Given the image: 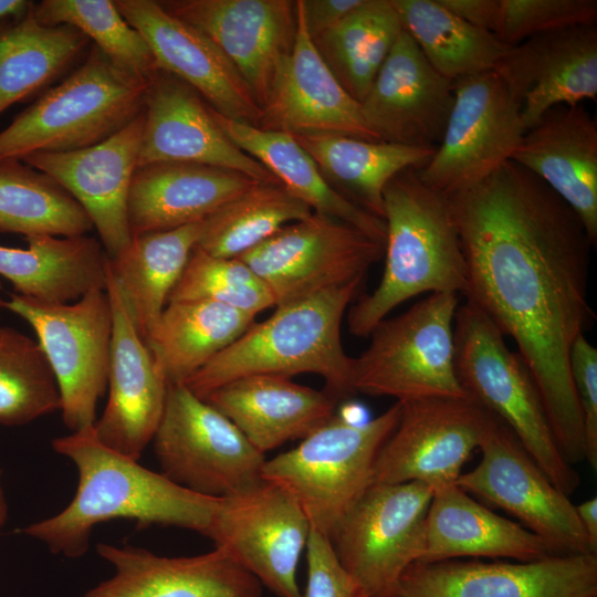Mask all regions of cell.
Instances as JSON below:
<instances>
[{
	"label": "cell",
	"mask_w": 597,
	"mask_h": 597,
	"mask_svg": "<svg viewBox=\"0 0 597 597\" xmlns=\"http://www.w3.org/2000/svg\"><path fill=\"white\" fill-rule=\"evenodd\" d=\"M453 81L441 75L402 29L359 103L379 142L437 147L453 105Z\"/></svg>",
	"instance_id": "cell-22"
},
{
	"label": "cell",
	"mask_w": 597,
	"mask_h": 597,
	"mask_svg": "<svg viewBox=\"0 0 597 597\" xmlns=\"http://www.w3.org/2000/svg\"><path fill=\"white\" fill-rule=\"evenodd\" d=\"M494 72L521 105L525 129L557 105L597 98V28L548 31L511 46Z\"/></svg>",
	"instance_id": "cell-23"
},
{
	"label": "cell",
	"mask_w": 597,
	"mask_h": 597,
	"mask_svg": "<svg viewBox=\"0 0 597 597\" xmlns=\"http://www.w3.org/2000/svg\"><path fill=\"white\" fill-rule=\"evenodd\" d=\"M384 250V243L357 228L313 212L237 259L255 273L280 307L364 277Z\"/></svg>",
	"instance_id": "cell-11"
},
{
	"label": "cell",
	"mask_w": 597,
	"mask_h": 597,
	"mask_svg": "<svg viewBox=\"0 0 597 597\" xmlns=\"http://www.w3.org/2000/svg\"><path fill=\"white\" fill-rule=\"evenodd\" d=\"M0 287H1V284H0Z\"/></svg>",
	"instance_id": "cell-53"
},
{
	"label": "cell",
	"mask_w": 597,
	"mask_h": 597,
	"mask_svg": "<svg viewBox=\"0 0 597 597\" xmlns=\"http://www.w3.org/2000/svg\"><path fill=\"white\" fill-rule=\"evenodd\" d=\"M439 2L465 22L495 32L500 0H439Z\"/></svg>",
	"instance_id": "cell-48"
},
{
	"label": "cell",
	"mask_w": 597,
	"mask_h": 597,
	"mask_svg": "<svg viewBox=\"0 0 597 597\" xmlns=\"http://www.w3.org/2000/svg\"><path fill=\"white\" fill-rule=\"evenodd\" d=\"M305 547L307 582L303 597H363L339 563L328 536L311 528Z\"/></svg>",
	"instance_id": "cell-46"
},
{
	"label": "cell",
	"mask_w": 597,
	"mask_h": 597,
	"mask_svg": "<svg viewBox=\"0 0 597 597\" xmlns=\"http://www.w3.org/2000/svg\"><path fill=\"white\" fill-rule=\"evenodd\" d=\"M38 21L48 27L71 25L94 41L119 67L149 80L158 70L143 38L112 0H43L32 6Z\"/></svg>",
	"instance_id": "cell-42"
},
{
	"label": "cell",
	"mask_w": 597,
	"mask_h": 597,
	"mask_svg": "<svg viewBox=\"0 0 597 597\" xmlns=\"http://www.w3.org/2000/svg\"><path fill=\"white\" fill-rule=\"evenodd\" d=\"M33 328L61 395L64 425L93 426L108 380L113 310L106 290H91L74 303H51L12 293L2 303Z\"/></svg>",
	"instance_id": "cell-9"
},
{
	"label": "cell",
	"mask_w": 597,
	"mask_h": 597,
	"mask_svg": "<svg viewBox=\"0 0 597 597\" xmlns=\"http://www.w3.org/2000/svg\"><path fill=\"white\" fill-rule=\"evenodd\" d=\"M92 229L81 205L50 176L21 159L0 160V232L78 237Z\"/></svg>",
	"instance_id": "cell-39"
},
{
	"label": "cell",
	"mask_w": 597,
	"mask_h": 597,
	"mask_svg": "<svg viewBox=\"0 0 597 597\" xmlns=\"http://www.w3.org/2000/svg\"><path fill=\"white\" fill-rule=\"evenodd\" d=\"M569 371L578 402L584 433L585 459L597 469V348L585 335L574 342Z\"/></svg>",
	"instance_id": "cell-45"
},
{
	"label": "cell",
	"mask_w": 597,
	"mask_h": 597,
	"mask_svg": "<svg viewBox=\"0 0 597 597\" xmlns=\"http://www.w3.org/2000/svg\"><path fill=\"white\" fill-rule=\"evenodd\" d=\"M596 0H500L494 34L514 46L548 31L596 24Z\"/></svg>",
	"instance_id": "cell-44"
},
{
	"label": "cell",
	"mask_w": 597,
	"mask_h": 597,
	"mask_svg": "<svg viewBox=\"0 0 597 597\" xmlns=\"http://www.w3.org/2000/svg\"><path fill=\"white\" fill-rule=\"evenodd\" d=\"M292 53L261 107L259 128L291 135L336 134L379 142L366 126L360 104L339 84L308 35L296 1Z\"/></svg>",
	"instance_id": "cell-25"
},
{
	"label": "cell",
	"mask_w": 597,
	"mask_h": 597,
	"mask_svg": "<svg viewBox=\"0 0 597 597\" xmlns=\"http://www.w3.org/2000/svg\"><path fill=\"white\" fill-rule=\"evenodd\" d=\"M556 554L542 537L478 503L455 483L433 490L419 562L467 556L528 562Z\"/></svg>",
	"instance_id": "cell-30"
},
{
	"label": "cell",
	"mask_w": 597,
	"mask_h": 597,
	"mask_svg": "<svg viewBox=\"0 0 597 597\" xmlns=\"http://www.w3.org/2000/svg\"><path fill=\"white\" fill-rule=\"evenodd\" d=\"M151 442L161 473L197 494L222 498L263 480L264 453L184 384L168 385Z\"/></svg>",
	"instance_id": "cell-10"
},
{
	"label": "cell",
	"mask_w": 597,
	"mask_h": 597,
	"mask_svg": "<svg viewBox=\"0 0 597 597\" xmlns=\"http://www.w3.org/2000/svg\"><path fill=\"white\" fill-rule=\"evenodd\" d=\"M575 510L593 549L597 553V498L575 505Z\"/></svg>",
	"instance_id": "cell-49"
},
{
	"label": "cell",
	"mask_w": 597,
	"mask_h": 597,
	"mask_svg": "<svg viewBox=\"0 0 597 597\" xmlns=\"http://www.w3.org/2000/svg\"><path fill=\"white\" fill-rule=\"evenodd\" d=\"M481 460L455 484L505 510L557 554H596L575 505L538 468L496 417L479 447Z\"/></svg>",
	"instance_id": "cell-15"
},
{
	"label": "cell",
	"mask_w": 597,
	"mask_h": 597,
	"mask_svg": "<svg viewBox=\"0 0 597 597\" xmlns=\"http://www.w3.org/2000/svg\"><path fill=\"white\" fill-rule=\"evenodd\" d=\"M2 303H3V300L0 298V310L3 308ZM0 328H1V325H0Z\"/></svg>",
	"instance_id": "cell-52"
},
{
	"label": "cell",
	"mask_w": 597,
	"mask_h": 597,
	"mask_svg": "<svg viewBox=\"0 0 597 597\" xmlns=\"http://www.w3.org/2000/svg\"><path fill=\"white\" fill-rule=\"evenodd\" d=\"M312 213L281 184L258 182L201 222L196 247L214 256L234 259Z\"/></svg>",
	"instance_id": "cell-40"
},
{
	"label": "cell",
	"mask_w": 597,
	"mask_h": 597,
	"mask_svg": "<svg viewBox=\"0 0 597 597\" xmlns=\"http://www.w3.org/2000/svg\"><path fill=\"white\" fill-rule=\"evenodd\" d=\"M293 136L337 192L380 219L388 182L406 169L423 168L436 150L336 134Z\"/></svg>",
	"instance_id": "cell-33"
},
{
	"label": "cell",
	"mask_w": 597,
	"mask_h": 597,
	"mask_svg": "<svg viewBox=\"0 0 597 597\" xmlns=\"http://www.w3.org/2000/svg\"><path fill=\"white\" fill-rule=\"evenodd\" d=\"M258 182L239 171L203 164L166 161L137 167L127 199L130 235L202 222Z\"/></svg>",
	"instance_id": "cell-28"
},
{
	"label": "cell",
	"mask_w": 597,
	"mask_h": 597,
	"mask_svg": "<svg viewBox=\"0 0 597 597\" xmlns=\"http://www.w3.org/2000/svg\"><path fill=\"white\" fill-rule=\"evenodd\" d=\"M494 417L471 397L401 402L377 457L374 484L418 481L434 490L455 483Z\"/></svg>",
	"instance_id": "cell-16"
},
{
	"label": "cell",
	"mask_w": 597,
	"mask_h": 597,
	"mask_svg": "<svg viewBox=\"0 0 597 597\" xmlns=\"http://www.w3.org/2000/svg\"><path fill=\"white\" fill-rule=\"evenodd\" d=\"M561 197L597 241V123L582 104L557 105L527 129L512 156Z\"/></svg>",
	"instance_id": "cell-27"
},
{
	"label": "cell",
	"mask_w": 597,
	"mask_h": 597,
	"mask_svg": "<svg viewBox=\"0 0 597 597\" xmlns=\"http://www.w3.org/2000/svg\"><path fill=\"white\" fill-rule=\"evenodd\" d=\"M454 363L468 395L499 418L551 482L569 496L579 474L564 457L535 381L499 327L470 302L454 316Z\"/></svg>",
	"instance_id": "cell-6"
},
{
	"label": "cell",
	"mask_w": 597,
	"mask_h": 597,
	"mask_svg": "<svg viewBox=\"0 0 597 597\" xmlns=\"http://www.w3.org/2000/svg\"><path fill=\"white\" fill-rule=\"evenodd\" d=\"M364 279L275 307L270 317L252 324L184 385L203 399L224 384L245 376L291 378L311 373L324 379L325 391L337 401L354 394V357L343 347L341 326Z\"/></svg>",
	"instance_id": "cell-4"
},
{
	"label": "cell",
	"mask_w": 597,
	"mask_h": 597,
	"mask_svg": "<svg viewBox=\"0 0 597 597\" xmlns=\"http://www.w3.org/2000/svg\"><path fill=\"white\" fill-rule=\"evenodd\" d=\"M392 597H597V555L528 562L447 559L410 564Z\"/></svg>",
	"instance_id": "cell-17"
},
{
	"label": "cell",
	"mask_w": 597,
	"mask_h": 597,
	"mask_svg": "<svg viewBox=\"0 0 597 597\" xmlns=\"http://www.w3.org/2000/svg\"><path fill=\"white\" fill-rule=\"evenodd\" d=\"M401 31L390 0H363L312 41L343 88L360 103Z\"/></svg>",
	"instance_id": "cell-38"
},
{
	"label": "cell",
	"mask_w": 597,
	"mask_h": 597,
	"mask_svg": "<svg viewBox=\"0 0 597 597\" xmlns=\"http://www.w3.org/2000/svg\"><path fill=\"white\" fill-rule=\"evenodd\" d=\"M8 520V500L4 491L2 470L0 469V535Z\"/></svg>",
	"instance_id": "cell-51"
},
{
	"label": "cell",
	"mask_w": 597,
	"mask_h": 597,
	"mask_svg": "<svg viewBox=\"0 0 597 597\" xmlns=\"http://www.w3.org/2000/svg\"><path fill=\"white\" fill-rule=\"evenodd\" d=\"M203 400L224 415L262 453L290 440L306 438L336 416L337 404L325 390L275 375L234 379Z\"/></svg>",
	"instance_id": "cell-29"
},
{
	"label": "cell",
	"mask_w": 597,
	"mask_h": 597,
	"mask_svg": "<svg viewBox=\"0 0 597 597\" xmlns=\"http://www.w3.org/2000/svg\"><path fill=\"white\" fill-rule=\"evenodd\" d=\"M158 2L168 13L202 32L228 56L248 83L261 108L295 43L296 1Z\"/></svg>",
	"instance_id": "cell-18"
},
{
	"label": "cell",
	"mask_w": 597,
	"mask_h": 597,
	"mask_svg": "<svg viewBox=\"0 0 597 597\" xmlns=\"http://www.w3.org/2000/svg\"><path fill=\"white\" fill-rule=\"evenodd\" d=\"M106 292L113 310L109 392L94 429L104 444L138 460L160 421L168 385L134 327L107 263Z\"/></svg>",
	"instance_id": "cell-24"
},
{
	"label": "cell",
	"mask_w": 597,
	"mask_h": 597,
	"mask_svg": "<svg viewBox=\"0 0 597 597\" xmlns=\"http://www.w3.org/2000/svg\"><path fill=\"white\" fill-rule=\"evenodd\" d=\"M447 197L467 264V302L516 343L564 457L584 460L569 354L595 317L588 280L596 244L574 210L512 160Z\"/></svg>",
	"instance_id": "cell-1"
},
{
	"label": "cell",
	"mask_w": 597,
	"mask_h": 597,
	"mask_svg": "<svg viewBox=\"0 0 597 597\" xmlns=\"http://www.w3.org/2000/svg\"><path fill=\"white\" fill-rule=\"evenodd\" d=\"M255 315L209 300L168 303L145 343L167 385L185 381L237 341Z\"/></svg>",
	"instance_id": "cell-35"
},
{
	"label": "cell",
	"mask_w": 597,
	"mask_h": 597,
	"mask_svg": "<svg viewBox=\"0 0 597 597\" xmlns=\"http://www.w3.org/2000/svg\"><path fill=\"white\" fill-rule=\"evenodd\" d=\"M32 6L20 18L0 21V114L52 82L88 43L71 25L40 23Z\"/></svg>",
	"instance_id": "cell-36"
},
{
	"label": "cell",
	"mask_w": 597,
	"mask_h": 597,
	"mask_svg": "<svg viewBox=\"0 0 597 597\" xmlns=\"http://www.w3.org/2000/svg\"><path fill=\"white\" fill-rule=\"evenodd\" d=\"M27 249L0 245V275L14 293L51 303H69L91 290H106L107 254L88 235L25 238Z\"/></svg>",
	"instance_id": "cell-31"
},
{
	"label": "cell",
	"mask_w": 597,
	"mask_h": 597,
	"mask_svg": "<svg viewBox=\"0 0 597 597\" xmlns=\"http://www.w3.org/2000/svg\"><path fill=\"white\" fill-rule=\"evenodd\" d=\"M402 29L441 75L459 77L494 71L511 46L476 28L439 0H390Z\"/></svg>",
	"instance_id": "cell-37"
},
{
	"label": "cell",
	"mask_w": 597,
	"mask_h": 597,
	"mask_svg": "<svg viewBox=\"0 0 597 597\" xmlns=\"http://www.w3.org/2000/svg\"><path fill=\"white\" fill-rule=\"evenodd\" d=\"M60 389L38 342L0 328V425L23 426L61 410Z\"/></svg>",
	"instance_id": "cell-41"
},
{
	"label": "cell",
	"mask_w": 597,
	"mask_h": 597,
	"mask_svg": "<svg viewBox=\"0 0 597 597\" xmlns=\"http://www.w3.org/2000/svg\"><path fill=\"white\" fill-rule=\"evenodd\" d=\"M363 0H298L305 29L311 39L343 20Z\"/></svg>",
	"instance_id": "cell-47"
},
{
	"label": "cell",
	"mask_w": 597,
	"mask_h": 597,
	"mask_svg": "<svg viewBox=\"0 0 597 597\" xmlns=\"http://www.w3.org/2000/svg\"><path fill=\"white\" fill-rule=\"evenodd\" d=\"M144 128L142 112L105 140L77 150L34 153L21 160L50 176L84 209L108 258L130 242L127 199Z\"/></svg>",
	"instance_id": "cell-20"
},
{
	"label": "cell",
	"mask_w": 597,
	"mask_h": 597,
	"mask_svg": "<svg viewBox=\"0 0 597 597\" xmlns=\"http://www.w3.org/2000/svg\"><path fill=\"white\" fill-rule=\"evenodd\" d=\"M96 549L115 574L83 597H262L259 579L219 547L182 557L107 543Z\"/></svg>",
	"instance_id": "cell-26"
},
{
	"label": "cell",
	"mask_w": 597,
	"mask_h": 597,
	"mask_svg": "<svg viewBox=\"0 0 597 597\" xmlns=\"http://www.w3.org/2000/svg\"><path fill=\"white\" fill-rule=\"evenodd\" d=\"M137 167L182 161L221 167L260 182L280 184L259 161L235 146L216 123L210 106L187 83L157 70L144 103Z\"/></svg>",
	"instance_id": "cell-21"
},
{
	"label": "cell",
	"mask_w": 597,
	"mask_h": 597,
	"mask_svg": "<svg viewBox=\"0 0 597 597\" xmlns=\"http://www.w3.org/2000/svg\"><path fill=\"white\" fill-rule=\"evenodd\" d=\"M432 494L418 481L373 484L344 517L331 541L363 597H392L420 558Z\"/></svg>",
	"instance_id": "cell-12"
},
{
	"label": "cell",
	"mask_w": 597,
	"mask_h": 597,
	"mask_svg": "<svg viewBox=\"0 0 597 597\" xmlns=\"http://www.w3.org/2000/svg\"><path fill=\"white\" fill-rule=\"evenodd\" d=\"M52 448L76 467L75 494L62 511L21 532L53 554L83 556L93 528L115 519L134 520L139 527L159 524L206 534L219 498L187 490L107 447L94 425L53 439Z\"/></svg>",
	"instance_id": "cell-2"
},
{
	"label": "cell",
	"mask_w": 597,
	"mask_h": 597,
	"mask_svg": "<svg viewBox=\"0 0 597 597\" xmlns=\"http://www.w3.org/2000/svg\"><path fill=\"white\" fill-rule=\"evenodd\" d=\"M32 2L27 0H0V21L24 15Z\"/></svg>",
	"instance_id": "cell-50"
},
{
	"label": "cell",
	"mask_w": 597,
	"mask_h": 597,
	"mask_svg": "<svg viewBox=\"0 0 597 597\" xmlns=\"http://www.w3.org/2000/svg\"><path fill=\"white\" fill-rule=\"evenodd\" d=\"M211 113L218 126L235 146L264 166L293 197L312 211L344 221L385 244V220L337 192L293 135L234 122L212 108Z\"/></svg>",
	"instance_id": "cell-32"
},
{
	"label": "cell",
	"mask_w": 597,
	"mask_h": 597,
	"mask_svg": "<svg viewBox=\"0 0 597 597\" xmlns=\"http://www.w3.org/2000/svg\"><path fill=\"white\" fill-rule=\"evenodd\" d=\"M385 265L376 289L349 306V333L367 337L398 305L422 293H459L467 264L448 197L399 172L384 190Z\"/></svg>",
	"instance_id": "cell-3"
},
{
	"label": "cell",
	"mask_w": 597,
	"mask_h": 597,
	"mask_svg": "<svg viewBox=\"0 0 597 597\" xmlns=\"http://www.w3.org/2000/svg\"><path fill=\"white\" fill-rule=\"evenodd\" d=\"M400 413L401 402L396 401L366 422L335 416L296 448L266 460L262 479L285 489L305 513L311 528L332 538L374 484L377 457Z\"/></svg>",
	"instance_id": "cell-7"
},
{
	"label": "cell",
	"mask_w": 597,
	"mask_h": 597,
	"mask_svg": "<svg viewBox=\"0 0 597 597\" xmlns=\"http://www.w3.org/2000/svg\"><path fill=\"white\" fill-rule=\"evenodd\" d=\"M147 42L158 70L191 86L218 114L259 128L261 108L235 65L202 32L154 0H115Z\"/></svg>",
	"instance_id": "cell-19"
},
{
	"label": "cell",
	"mask_w": 597,
	"mask_h": 597,
	"mask_svg": "<svg viewBox=\"0 0 597 597\" xmlns=\"http://www.w3.org/2000/svg\"><path fill=\"white\" fill-rule=\"evenodd\" d=\"M192 300L219 302L258 315L274 301L255 273L243 262L211 255L195 247L168 303Z\"/></svg>",
	"instance_id": "cell-43"
},
{
	"label": "cell",
	"mask_w": 597,
	"mask_h": 597,
	"mask_svg": "<svg viewBox=\"0 0 597 597\" xmlns=\"http://www.w3.org/2000/svg\"><path fill=\"white\" fill-rule=\"evenodd\" d=\"M148 82L93 45L80 67L0 132V160L72 151L105 140L143 112Z\"/></svg>",
	"instance_id": "cell-5"
},
{
	"label": "cell",
	"mask_w": 597,
	"mask_h": 597,
	"mask_svg": "<svg viewBox=\"0 0 597 597\" xmlns=\"http://www.w3.org/2000/svg\"><path fill=\"white\" fill-rule=\"evenodd\" d=\"M200 232L201 222L142 233L132 237L116 256L107 259L108 271L144 342L167 306Z\"/></svg>",
	"instance_id": "cell-34"
},
{
	"label": "cell",
	"mask_w": 597,
	"mask_h": 597,
	"mask_svg": "<svg viewBox=\"0 0 597 597\" xmlns=\"http://www.w3.org/2000/svg\"><path fill=\"white\" fill-rule=\"evenodd\" d=\"M310 531L295 499L262 480L219 498L205 536L277 597H303L296 569Z\"/></svg>",
	"instance_id": "cell-14"
},
{
	"label": "cell",
	"mask_w": 597,
	"mask_h": 597,
	"mask_svg": "<svg viewBox=\"0 0 597 597\" xmlns=\"http://www.w3.org/2000/svg\"><path fill=\"white\" fill-rule=\"evenodd\" d=\"M455 293H432L404 313L386 317L370 342L353 358L354 394L407 402L430 398H469L454 363Z\"/></svg>",
	"instance_id": "cell-8"
},
{
	"label": "cell",
	"mask_w": 597,
	"mask_h": 597,
	"mask_svg": "<svg viewBox=\"0 0 597 597\" xmlns=\"http://www.w3.org/2000/svg\"><path fill=\"white\" fill-rule=\"evenodd\" d=\"M454 101L430 161L418 169L448 196L481 181L512 159L526 132L521 105L494 71L453 81Z\"/></svg>",
	"instance_id": "cell-13"
}]
</instances>
